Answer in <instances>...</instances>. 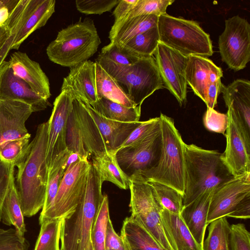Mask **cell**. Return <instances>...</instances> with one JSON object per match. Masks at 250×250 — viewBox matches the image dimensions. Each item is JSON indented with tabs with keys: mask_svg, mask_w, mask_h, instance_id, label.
Instances as JSON below:
<instances>
[{
	"mask_svg": "<svg viewBox=\"0 0 250 250\" xmlns=\"http://www.w3.org/2000/svg\"><path fill=\"white\" fill-rule=\"evenodd\" d=\"M47 140L48 122L38 126L25 159L17 167L15 186L24 217L35 215L44 205L48 173Z\"/></svg>",
	"mask_w": 250,
	"mask_h": 250,
	"instance_id": "cell-1",
	"label": "cell"
},
{
	"mask_svg": "<svg viewBox=\"0 0 250 250\" xmlns=\"http://www.w3.org/2000/svg\"><path fill=\"white\" fill-rule=\"evenodd\" d=\"M185 156L183 207L235 177L225 164L222 153L217 151L185 144Z\"/></svg>",
	"mask_w": 250,
	"mask_h": 250,
	"instance_id": "cell-2",
	"label": "cell"
},
{
	"mask_svg": "<svg viewBox=\"0 0 250 250\" xmlns=\"http://www.w3.org/2000/svg\"><path fill=\"white\" fill-rule=\"evenodd\" d=\"M103 184L91 164L82 202L73 212L63 218L60 250H91V231L103 198Z\"/></svg>",
	"mask_w": 250,
	"mask_h": 250,
	"instance_id": "cell-3",
	"label": "cell"
},
{
	"mask_svg": "<svg viewBox=\"0 0 250 250\" xmlns=\"http://www.w3.org/2000/svg\"><path fill=\"white\" fill-rule=\"evenodd\" d=\"M161 154L157 165L138 173L146 181L169 186L183 195L185 183V146L173 119L161 113Z\"/></svg>",
	"mask_w": 250,
	"mask_h": 250,
	"instance_id": "cell-4",
	"label": "cell"
},
{
	"mask_svg": "<svg viewBox=\"0 0 250 250\" xmlns=\"http://www.w3.org/2000/svg\"><path fill=\"white\" fill-rule=\"evenodd\" d=\"M101 42L93 21L85 18L60 30L47 46L46 54L53 62L71 68L88 60Z\"/></svg>",
	"mask_w": 250,
	"mask_h": 250,
	"instance_id": "cell-5",
	"label": "cell"
},
{
	"mask_svg": "<svg viewBox=\"0 0 250 250\" xmlns=\"http://www.w3.org/2000/svg\"><path fill=\"white\" fill-rule=\"evenodd\" d=\"M95 62L114 78L136 105L141 106L154 91L165 88L153 56L140 58L128 65L99 57Z\"/></svg>",
	"mask_w": 250,
	"mask_h": 250,
	"instance_id": "cell-6",
	"label": "cell"
},
{
	"mask_svg": "<svg viewBox=\"0 0 250 250\" xmlns=\"http://www.w3.org/2000/svg\"><path fill=\"white\" fill-rule=\"evenodd\" d=\"M157 27L160 42L185 56L213 54L209 34L195 21L165 13L159 17Z\"/></svg>",
	"mask_w": 250,
	"mask_h": 250,
	"instance_id": "cell-7",
	"label": "cell"
},
{
	"mask_svg": "<svg viewBox=\"0 0 250 250\" xmlns=\"http://www.w3.org/2000/svg\"><path fill=\"white\" fill-rule=\"evenodd\" d=\"M129 178L131 216L139 222L165 250H175L164 229L160 207L149 183L139 173Z\"/></svg>",
	"mask_w": 250,
	"mask_h": 250,
	"instance_id": "cell-8",
	"label": "cell"
},
{
	"mask_svg": "<svg viewBox=\"0 0 250 250\" xmlns=\"http://www.w3.org/2000/svg\"><path fill=\"white\" fill-rule=\"evenodd\" d=\"M66 142L67 149L89 159L108 151L96 123L81 101L74 99L68 117Z\"/></svg>",
	"mask_w": 250,
	"mask_h": 250,
	"instance_id": "cell-9",
	"label": "cell"
},
{
	"mask_svg": "<svg viewBox=\"0 0 250 250\" xmlns=\"http://www.w3.org/2000/svg\"><path fill=\"white\" fill-rule=\"evenodd\" d=\"M91 163L82 159L66 169L52 206L40 214L39 224L45 220L62 218L73 212L83 197Z\"/></svg>",
	"mask_w": 250,
	"mask_h": 250,
	"instance_id": "cell-10",
	"label": "cell"
},
{
	"mask_svg": "<svg viewBox=\"0 0 250 250\" xmlns=\"http://www.w3.org/2000/svg\"><path fill=\"white\" fill-rule=\"evenodd\" d=\"M55 0H19L6 23L15 36L11 49L18 50L35 30L45 25L55 12Z\"/></svg>",
	"mask_w": 250,
	"mask_h": 250,
	"instance_id": "cell-11",
	"label": "cell"
},
{
	"mask_svg": "<svg viewBox=\"0 0 250 250\" xmlns=\"http://www.w3.org/2000/svg\"><path fill=\"white\" fill-rule=\"evenodd\" d=\"M218 48L222 60L230 69L237 71L250 61V24L238 15L225 20L219 36Z\"/></svg>",
	"mask_w": 250,
	"mask_h": 250,
	"instance_id": "cell-12",
	"label": "cell"
},
{
	"mask_svg": "<svg viewBox=\"0 0 250 250\" xmlns=\"http://www.w3.org/2000/svg\"><path fill=\"white\" fill-rule=\"evenodd\" d=\"M165 88L182 106L187 101L186 69L188 57L159 42L153 54Z\"/></svg>",
	"mask_w": 250,
	"mask_h": 250,
	"instance_id": "cell-13",
	"label": "cell"
},
{
	"mask_svg": "<svg viewBox=\"0 0 250 250\" xmlns=\"http://www.w3.org/2000/svg\"><path fill=\"white\" fill-rule=\"evenodd\" d=\"M161 154L160 128L142 143L116 151L118 163L129 177L155 167Z\"/></svg>",
	"mask_w": 250,
	"mask_h": 250,
	"instance_id": "cell-14",
	"label": "cell"
},
{
	"mask_svg": "<svg viewBox=\"0 0 250 250\" xmlns=\"http://www.w3.org/2000/svg\"><path fill=\"white\" fill-rule=\"evenodd\" d=\"M250 197V172L235 176L214 189L207 224L228 217L247 198Z\"/></svg>",
	"mask_w": 250,
	"mask_h": 250,
	"instance_id": "cell-15",
	"label": "cell"
},
{
	"mask_svg": "<svg viewBox=\"0 0 250 250\" xmlns=\"http://www.w3.org/2000/svg\"><path fill=\"white\" fill-rule=\"evenodd\" d=\"M74 98L67 91H61L56 98L48 122V140L46 160L49 169L59 154L67 149L66 137L68 117Z\"/></svg>",
	"mask_w": 250,
	"mask_h": 250,
	"instance_id": "cell-16",
	"label": "cell"
},
{
	"mask_svg": "<svg viewBox=\"0 0 250 250\" xmlns=\"http://www.w3.org/2000/svg\"><path fill=\"white\" fill-rule=\"evenodd\" d=\"M226 146L222 159L234 176L250 172V142L243 134L232 113L228 110Z\"/></svg>",
	"mask_w": 250,
	"mask_h": 250,
	"instance_id": "cell-17",
	"label": "cell"
},
{
	"mask_svg": "<svg viewBox=\"0 0 250 250\" xmlns=\"http://www.w3.org/2000/svg\"><path fill=\"white\" fill-rule=\"evenodd\" d=\"M0 99L26 103L33 112L43 110L50 105L47 99L37 94L27 83L15 75L9 62L5 61L0 65Z\"/></svg>",
	"mask_w": 250,
	"mask_h": 250,
	"instance_id": "cell-18",
	"label": "cell"
},
{
	"mask_svg": "<svg viewBox=\"0 0 250 250\" xmlns=\"http://www.w3.org/2000/svg\"><path fill=\"white\" fill-rule=\"evenodd\" d=\"M69 92L74 99L91 106L99 99L96 87V62L87 60L70 68L63 79L61 91Z\"/></svg>",
	"mask_w": 250,
	"mask_h": 250,
	"instance_id": "cell-19",
	"label": "cell"
},
{
	"mask_svg": "<svg viewBox=\"0 0 250 250\" xmlns=\"http://www.w3.org/2000/svg\"><path fill=\"white\" fill-rule=\"evenodd\" d=\"M33 112L26 103L0 99V144L30 135L25 124Z\"/></svg>",
	"mask_w": 250,
	"mask_h": 250,
	"instance_id": "cell-20",
	"label": "cell"
},
{
	"mask_svg": "<svg viewBox=\"0 0 250 250\" xmlns=\"http://www.w3.org/2000/svg\"><path fill=\"white\" fill-rule=\"evenodd\" d=\"M221 92L228 110L234 115L242 133L250 142V82L238 79L227 86L222 84Z\"/></svg>",
	"mask_w": 250,
	"mask_h": 250,
	"instance_id": "cell-21",
	"label": "cell"
},
{
	"mask_svg": "<svg viewBox=\"0 0 250 250\" xmlns=\"http://www.w3.org/2000/svg\"><path fill=\"white\" fill-rule=\"evenodd\" d=\"M8 62L14 74L27 83L35 93L45 99L50 97L49 79L38 62L21 51L12 53Z\"/></svg>",
	"mask_w": 250,
	"mask_h": 250,
	"instance_id": "cell-22",
	"label": "cell"
},
{
	"mask_svg": "<svg viewBox=\"0 0 250 250\" xmlns=\"http://www.w3.org/2000/svg\"><path fill=\"white\" fill-rule=\"evenodd\" d=\"M81 102L97 125L108 151H116L141 123L140 121L123 123L107 119L97 113L90 104Z\"/></svg>",
	"mask_w": 250,
	"mask_h": 250,
	"instance_id": "cell-23",
	"label": "cell"
},
{
	"mask_svg": "<svg viewBox=\"0 0 250 250\" xmlns=\"http://www.w3.org/2000/svg\"><path fill=\"white\" fill-rule=\"evenodd\" d=\"M213 190L204 193L191 203L184 207L180 213L194 239L202 247L208 226L207 220Z\"/></svg>",
	"mask_w": 250,
	"mask_h": 250,
	"instance_id": "cell-24",
	"label": "cell"
},
{
	"mask_svg": "<svg viewBox=\"0 0 250 250\" xmlns=\"http://www.w3.org/2000/svg\"><path fill=\"white\" fill-rule=\"evenodd\" d=\"M160 215L165 231L175 250H202L180 215L161 208Z\"/></svg>",
	"mask_w": 250,
	"mask_h": 250,
	"instance_id": "cell-25",
	"label": "cell"
},
{
	"mask_svg": "<svg viewBox=\"0 0 250 250\" xmlns=\"http://www.w3.org/2000/svg\"><path fill=\"white\" fill-rule=\"evenodd\" d=\"M159 17L140 16L114 22L108 38L118 47L123 45L136 35L157 26Z\"/></svg>",
	"mask_w": 250,
	"mask_h": 250,
	"instance_id": "cell-26",
	"label": "cell"
},
{
	"mask_svg": "<svg viewBox=\"0 0 250 250\" xmlns=\"http://www.w3.org/2000/svg\"><path fill=\"white\" fill-rule=\"evenodd\" d=\"M217 66L207 57L200 56L188 57L186 69L187 83L191 88L194 94L205 104L209 76Z\"/></svg>",
	"mask_w": 250,
	"mask_h": 250,
	"instance_id": "cell-27",
	"label": "cell"
},
{
	"mask_svg": "<svg viewBox=\"0 0 250 250\" xmlns=\"http://www.w3.org/2000/svg\"><path fill=\"white\" fill-rule=\"evenodd\" d=\"M120 236L125 250H165L146 229L131 216L124 220Z\"/></svg>",
	"mask_w": 250,
	"mask_h": 250,
	"instance_id": "cell-28",
	"label": "cell"
},
{
	"mask_svg": "<svg viewBox=\"0 0 250 250\" xmlns=\"http://www.w3.org/2000/svg\"><path fill=\"white\" fill-rule=\"evenodd\" d=\"M91 165L99 174L102 181L111 182L120 188L127 189L129 178L119 166L116 151H106L91 158Z\"/></svg>",
	"mask_w": 250,
	"mask_h": 250,
	"instance_id": "cell-29",
	"label": "cell"
},
{
	"mask_svg": "<svg viewBox=\"0 0 250 250\" xmlns=\"http://www.w3.org/2000/svg\"><path fill=\"white\" fill-rule=\"evenodd\" d=\"M96 62V87L99 99L105 98L127 107L137 106L114 78Z\"/></svg>",
	"mask_w": 250,
	"mask_h": 250,
	"instance_id": "cell-30",
	"label": "cell"
},
{
	"mask_svg": "<svg viewBox=\"0 0 250 250\" xmlns=\"http://www.w3.org/2000/svg\"><path fill=\"white\" fill-rule=\"evenodd\" d=\"M1 221L6 225L14 226L18 234L21 237H24L26 229L15 182L3 203Z\"/></svg>",
	"mask_w": 250,
	"mask_h": 250,
	"instance_id": "cell-31",
	"label": "cell"
},
{
	"mask_svg": "<svg viewBox=\"0 0 250 250\" xmlns=\"http://www.w3.org/2000/svg\"><path fill=\"white\" fill-rule=\"evenodd\" d=\"M91 106L103 117L120 122H138L141 116L140 105L127 107L105 98L99 99Z\"/></svg>",
	"mask_w": 250,
	"mask_h": 250,
	"instance_id": "cell-32",
	"label": "cell"
},
{
	"mask_svg": "<svg viewBox=\"0 0 250 250\" xmlns=\"http://www.w3.org/2000/svg\"><path fill=\"white\" fill-rule=\"evenodd\" d=\"M159 42L157 26L136 35L119 47L140 58L152 56Z\"/></svg>",
	"mask_w": 250,
	"mask_h": 250,
	"instance_id": "cell-33",
	"label": "cell"
},
{
	"mask_svg": "<svg viewBox=\"0 0 250 250\" xmlns=\"http://www.w3.org/2000/svg\"><path fill=\"white\" fill-rule=\"evenodd\" d=\"M70 152L67 148L55 158L48 169L45 199L41 214L52 205L62 179L67 169L66 161Z\"/></svg>",
	"mask_w": 250,
	"mask_h": 250,
	"instance_id": "cell-34",
	"label": "cell"
},
{
	"mask_svg": "<svg viewBox=\"0 0 250 250\" xmlns=\"http://www.w3.org/2000/svg\"><path fill=\"white\" fill-rule=\"evenodd\" d=\"M230 225L226 217L215 220L209 224L208 235L204 241L202 250H230Z\"/></svg>",
	"mask_w": 250,
	"mask_h": 250,
	"instance_id": "cell-35",
	"label": "cell"
},
{
	"mask_svg": "<svg viewBox=\"0 0 250 250\" xmlns=\"http://www.w3.org/2000/svg\"><path fill=\"white\" fill-rule=\"evenodd\" d=\"M62 218L45 220L41 229L34 250H60Z\"/></svg>",
	"mask_w": 250,
	"mask_h": 250,
	"instance_id": "cell-36",
	"label": "cell"
},
{
	"mask_svg": "<svg viewBox=\"0 0 250 250\" xmlns=\"http://www.w3.org/2000/svg\"><path fill=\"white\" fill-rule=\"evenodd\" d=\"M147 182L152 188L160 207L170 212L180 215L183 208V195L166 185L152 181Z\"/></svg>",
	"mask_w": 250,
	"mask_h": 250,
	"instance_id": "cell-37",
	"label": "cell"
},
{
	"mask_svg": "<svg viewBox=\"0 0 250 250\" xmlns=\"http://www.w3.org/2000/svg\"><path fill=\"white\" fill-rule=\"evenodd\" d=\"M110 219L108 199L105 194L103 195L91 231V241L95 250H105V239Z\"/></svg>",
	"mask_w": 250,
	"mask_h": 250,
	"instance_id": "cell-38",
	"label": "cell"
},
{
	"mask_svg": "<svg viewBox=\"0 0 250 250\" xmlns=\"http://www.w3.org/2000/svg\"><path fill=\"white\" fill-rule=\"evenodd\" d=\"M30 135L0 144V157L17 167L25 159L30 144Z\"/></svg>",
	"mask_w": 250,
	"mask_h": 250,
	"instance_id": "cell-39",
	"label": "cell"
},
{
	"mask_svg": "<svg viewBox=\"0 0 250 250\" xmlns=\"http://www.w3.org/2000/svg\"><path fill=\"white\" fill-rule=\"evenodd\" d=\"M174 1V0H138L133 8L121 20L140 16L153 15L159 17L166 13L167 8Z\"/></svg>",
	"mask_w": 250,
	"mask_h": 250,
	"instance_id": "cell-40",
	"label": "cell"
},
{
	"mask_svg": "<svg viewBox=\"0 0 250 250\" xmlns=\"http://www.w3.org/2000/svg\"><path fill=\"white\" fill-rule=\"evenodd\" d=\"M159 127V117L151 118L147 121L141 122L140 124L132 131L118 149L142 143L153 134Z\"/></svg>",
	"mask_w": 250,
	"mask_h": 250,
	"instance_id": "cell-41",
	"label": "cell"
},
{
	"mask_svg": "<svg viewBox=\"0 0 250 250\" xmlns=\"http://www.w3.org/2000/svg\"><path fill=\"white\" fill-rule=\"evenodd\" d=\"M98 57L123 65L132 64L139 59L118 47L112 42L102 48Z\"/></svg>",
	"mask_w": 250,
	"mask_h": 250,
	"instance_id": "cell-42",
	"label": "cell"
},
{
	"mask_svg": "<svg viewBox=\"0 0 250 250\" xmlns=\"http://www.w3.org/2000/svg\"><path fill=\"white\" fill-rule=\"evenodd\" d=\"M120 0H76V6L81 13L101 15L110 11Z\"/></svg>",
	"mask_w": 250,
	"mask_h": 250,
	"instance_id": "cell-43",
	"label": "cell"
},
{
	"mask_svg": "<svg viewBox=\"0 0 250 250\" xmlns=\"http://www.w3.org/2000/svg\"><path fill=\"white\" fill-rule=\"evenodd\" d=\"M25 237H20L15 229L0 228V250H29Z\"/></svg>",
	"mask_w": 250,
	"mask_h": 250,
	"instance_id": "cell-44",
	"label": "cell"
},
{
	"mask_svg": "<svg viewBox=\"0 0 250 250\" xmlns=\"http://www.w3.org/2000/svg\"><path fill=\"white\" fill-rule=\"evenodd\" d=\"M228 120L227 113H221L210 108H207L203 118L204 125L207 130L224 135L227 129Z\"/></svg>",
	"mask_w": 250,
	"mask_h": 250,
	"instance_id": "cell-45",
	"label": "cell"
},
{
	"mask_svg": "<svg viewBox=\"0 0 250 250\" xmlns=\"http://www.w3.org/2000/svg\"><path fill=\"white\" fill-rule=\"evenodd\" d=\"M229 245L230 250H250V233L244 224L230 225Z\"/></svg>",
	"mask_w": 250,
	"mask_h": 250,
	"instance_id": "cell-46",
	"label": "cell"
},
{
	"mask_svg": "<svg viewBox=\"0 0 250 250\" xmlns=\"http://www.w3.org/2000/svg\"><path fill=\"white\" fill-rule=\"evenodd\" d=\"M14 166L0 157V222L3 203L12 184L15 182Z\"/></svg>",
	"mask_w": 250,
	"mask_h": 250,
	"instance_id": "cell-47",
	"label": "cell"
},
{
	"mask_svg": "<svg viewBox=\"0 0 250 250\" xmlns=\"http://www.w3.org/2000/svg\"><path fill=\"white\" fill-rule=\"evenodd\" d=\"M105 247V250H125L122 239L115 232L110 219L107 224Z\"/></svg>",
	"mask_w": 250,
	"mask_h": 250,
	"instance_id": "cell-48",
	"label": "cell"
},
{
	"mask_svg": "<svg viewBox=\"0 0 250 250\" xmlns=\"http://www.w3.org/2000/svg\"><path fill=\"white\" fill-rule=\"evenodd\" d=\"M222 84L221 79L208 83L206 94V104L207 108L214 109L216 105L218 96L221 93Z\"/></svg>",
	"mask_w": 250,
	"mask_h": 250,
	"instance_id": "cell-49",
	"label": "cell"
},
{
	"mask_svg": "<svg viewBox=\"0 0 250 250\" xmlns=\"http://www.w3.org/2000/svg\"><path fill=\"white\" fill-rule=\"evenodd\" d=\"M138 0H120L112 13L115 18L114 22H117L124 19L135 5Z\"/></svg>",
	"mask_w": 250,
	"mask_h": 250,
	"instance_id": "cell-50",
	"label": "cell"
},
{
	"mask_svg": "<svg viewBox=\"0 0 250 250\" xmlns=\"http://www.w3.org/2000/svg\"><path fill=\"white\" fill-rule=\"evenodd\" d=\"M228 217L248 219L250 218V197L246 199Z\"/></svg>",
	"mask_w": 250,
	"mask_h": 250,
	"instance_id": "cell-51",
	"label": "cell"
},
{
	"mask_svg": "<svg viewBox=\"0 0 250 250\" xmlns=\"http://www.w3.org/2000/svg\"><path fill=\"white\" fill-rule=\"evenodd\" d=\"M17 0H9L7 5L0 8V25L4 24L9 17L11 11L18 2Z\"/></svg>",
	"mask_w": 250,
	"mask_h": 250,
	"instance_id": "cell-52",
	"label": "cell"
},
{
	"mask_svg": "<svg viewBox=\"0 0 250 250\" xmlns=\"http://www.w3.org/2000/svg\"><path fill=\"white\" fill-rule=\"evenodd\" d=\"M10 36V31L4 23L0 25V50Z\"/></svg>",
	"mask_w": 250,
	"mask_h": 250,
	"instance_id": "cell-53",
	"label": "cell"
},
{
	"mask_svg": "<svg viewBox=\"0 0 250 250\" xmlns=\"http://www.w3.org/2000/svg\"><path fill=\"white\" fill-rule=\"evenodd\" d=\"M9 1V0H0V8L7 5Z\"/></svg>",
	"mask_w": 250,
	"mask_h": 250,
	"instance_id": "cell-54",
	"label": "cell"
},
{
	"mask_svg": "<svg viewBox=\"0 0 250 250\" xmlns=\"http://www.w3.org/2000/svg\"><path fill=\"white\" fill-rule=\"evenodd\" d=\"M91 250H95L93 248V247L92 248Z\"/></svg>",
	"mask_w": 250,
	"mask_h": 250,
	"instance_id": "cell-55",
	"label": "cell"
},
{
	"mask_svg": "<svg viewBox=\"0 0 250 250\" xmlns=\"http://www.w3.org/2000/svg\"></svg>",
	"mask_w": 250,
	"mask_h": 250,
	"instance_id": "cell-56",
	"label": "cell"
}]
</instances>
